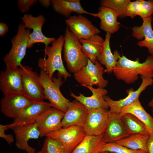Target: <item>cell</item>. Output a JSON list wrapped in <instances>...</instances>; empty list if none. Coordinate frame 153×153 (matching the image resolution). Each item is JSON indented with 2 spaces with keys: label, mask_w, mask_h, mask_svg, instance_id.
<instances>
[{
  "label": "cell",
  "mask_w": 153,
  "mask_h": 153,
  "mask_svg": "<svg viewBox=\"0 0 153 153\" xmlns=\"http://www.w3.org/2000/svg\"><path fill=\"white\" fill-rule=\"evenodd\" d=\"M142 81L139 88L135 91L131 88L126 91L128 95L125 98L118 100L111 99L109 96L105 95L104 99L109 109L110 114L118 116L122 108L128 106L139 100L141 94L148 86L153 84L152 78L141 76Z\"/></svg>",
  "instance_id": "cell-9"
},
{
  "label": "cell",
  "mask_w": 153,
  "mask_h": 153,
  "mask_svg": "<svg viewBox=\"0 0 153 153\" xmlns=\"http://www.w3.org/2000/svg\"><path fill=\"white\" fill-rule=\"evenodd\" d=\"M104 73V68L100 63L97 61L94 63L88 58L87 65L74 73V76L81 86L85 87L96 85L104 88L109 83L103 77Z\"/></svg>",
  "instance_id": "cell-6"
},
{
  "label": "cell",
  "mask_w": 153,
  "mask_h": 153,
  "mask_svg": "<svg viewBox=\"0 0 153 153\" xmlns=\"http://www.w3.org/2000/svg\"><path fill=\"white\" fill-rule=\"evenodd\" d=\"M46 137L42 148L45 153H68L58 141Z\"/></svg>",
  "instance_id": "cell-32"
},
{
  "label": "cell",
  "mask_w": 153,
  "mask_h": 153,
  "mask_svg": "<svg viewBox=\"0 0 153 153\" xmlns=\"http://www.w3.org/2000/svg\"><path fill=\"white\" fill-rule=\"evenodd\" d=\"M153 14V0H142L141 7L139 15L142 19L152 16Z\"/></svg>",
  "instance_id": "cell-34"
},
{
  "label": "cell",
  "mask_w": 153,
  "mask_h": 153,
  "mask_svg": "<svg viewBox=\"0 0 153 153\" xmlns=\"http://www.w3.org/2000/svg\"><path fill=\"white\" fill-rule=\"evenodd\" d=\"M148 153H153V135H150L146 144Z\"/></svg>",
  "instance_id": "cell-37"
},
{
  "label": "cell",
  "mask_w": 153,
  "mask_h": 153,
  "mask_svg": "<svg viewBox=\"0 0 153 153\" xmlns=\"http://www.w3.org/2000/svg\"><path fill=\"white\" fill-rule=\"evenodd\" d=\"M127 113L136 117L144 124L150 135H153V118L144 110L139 100L122 108L118 116Z\"/></svg>",
  "instance_id": "cell-25"
},
{
  "label": "cell",
  "mask_w": 153,
  "mask_h": 153,
  "mask_svg": "<svg viewBox=\"0 0 153 153\" xmlns=\"http://www.w3.org/2000/svg\"><path fill=\"white\" fill-rule=\"evenodd\" d=\"M112 72L116 78L127 84L134 83L139 75L153 78V56H148L145 61L139 62V59L133 61L123 55L118 60Z\"/></svg>",
  "instance_id": "cell-1"
},
{
  "label": "cell",
  "mask_w": 153,
  "mask_h": 153,
  "mask_svg": "<svg viewBox=\"0 0 153 153\" xmlns=\"http://www.w3.org/2000/svg\"><path fill=\"white\" fill-rule=\"evenodd\" d=\"M31 32L26 29L23 24L18 26L17 33L11 39L12 47L9 52L3 58L6 67L16 69L22 64L27 48L28 41Z\"/></svg>",
  "instance_id": "cell-5"
},
{
  "label": "cell",
  "mask_w": 153,
  "mask_h": 153,
  "mask_svg": "<svg viewBox=\"0 0 153 153\" xmlns=\"http://www.w3.org/2000/svg\"><path fill=\"white\" fill-rule=\"evenodd\" d=\"M51 5L54 10L66 18H69L72 12L79 15L90 14L82 7L80 0H51Z\"/></svg>",
  "instance_id": "cell-24"
},
{
  "label": "cell",
  "mask_w": 153,
  "mask_h": 153,
  "mask_svg": "<svg viewBox=\"0 0 153 153\" xmlns=\"http://www.w3.org/2000/svg\"><path fill=\"white\" fill-rule=\"evenodd\" d=\"M143 22L140 26H135L132 28V36L138 40H141L137 45L141 47H145L148 52L153 56V30L152 23V16L143 18Z\"/></svg>",
  "instance_id": "cell-20"
},
{
  "label": "cell",
  "mask_w": 153,
  "mask_h": 153,
  "mask_svg": "<svg viewBox=\"0 0 153 153\" xmlns=\"http://www.w3.org/2000/svg\"><path fill=\"white\" fill-rule=\"evenodd\" d=\"M119 117L129 135L137 134L150 135L144 124L134 115L127 113Z\"/></svg>",
  "instance_id": "cell-29"
},
{
  "label": "cell",
  "mask_w": 153,
  "mask_h": 153,
  "mask_svg": "<svg viewBox=\"0 0 153 153\" xmlns=\"http://www.w3.org/2000/svg\"><path fill=\"white\" fill-rule=\"evenodd\" d=\"M64 37V58L69 71L74 73L87 65L88 58L81 49L79 40L70 31L68 26Z\"/></svg>",
  "instance_id": "cell-3"
},
{
  "label": "cell",
  "mask_w": 153,
  "mask_h": 153,
  "mask_svg": "<svg viewBox=\"0 0 153 153\" xmlns=\"http://www.w3.org/2000/svg\"><path fill=\"white\" fill-rule=\"evenodd\" d=\"M110 37L111 34L107 33L102 51L97 59L99 63L105 67L104 72L108 73L112 72L113 68L120 57V54L117 51H114L113 54L112 52L110 43Z\"/></svg>",
  "instance_id": "cell-26"
},
{
  "label": "cell",
  "mask_w": 153,
  "mask_h": 153,
  "mask_svg": "<svg viewBox=\"0 0 153 153\" xmlns=\"http://www.w3.org/2000/svg\"><path fill=\"white\" fill-rule=\"evenodd\" d=\"M148 105L152 109H153V96L151 100L149 102Z\"/></svg>",
  "instance_id": "cell-40"
},
{
  "label": "cell",
  "mask_w": 153,
  "mask_h": 153,
  "mask_svg": "<svg viewBox=\"0 0 153 153\" xmlns=\"http://www.w3.org/2000/svg\"><path fill=\"white\" fill-rule=\"evenodd\" d=\"M8 31V28L5 23L1 22L0 23V36L2 37L4 36Z\"/></svg>",
  "instance_id": "cell-38"
},
{
  "label": "cell",
  "mask_w": 153,
  "mask_h": 153,
  "mask_svg": "<svg viewBox=\"0 0 153 153\" xmlns=\"http://www.w3.org/2000/svg\"><path fill=\"white\" fill-rule=\"evenodd\" d=\"M103 134L105 143L115 142L129 135L120 118L110 113Z\"/></svg>",
  "instance_id": "cell-21"
},
{
  "label": "cell",
  "mask_w": 153,
  "mask_h": 153,
  "mask_svg": "<svg viewBox=\"0 0 153 153\" xmlns=\"http://www.w3.org/2000/svg\"><path fill=\"white\" fill-rule=\"evenodd\" d=\"M35 101L24 94L5 95L0 101L1 111L5 116L14 119L25 107Z\"/></svg>",
  "instance_id": "cell-12"
},
{
  "label": "cell",
  "mask_w": 153,
  "mask_h": 153,
  "mask_svg": "<svg viewBox=\"0 0 153 153\" xmlns=\"http://www.w3.org/2000/svg\"><path fill=\"white\" fill-rule=\"evenodd\" d=\"M24 94L32 99L43 101L46 99L39 75L30 66L21 64L18 67Z\"/></svg>",
  "instance_id": "cell-7"
},
{
  "label": "cell",
  "mask_w": 153,
  "mask_h": 153,
  "mask_svg": "<svg viewBox=\"0 0 153 153\" xmlns=\"http://www.w3.org/2000/svg\"><path fill=\"white\" fill-rule=\"evenodd\" d=\"M142 0H137L133 1H131L128 3L126 9L125 16H129L133 18L139 15L141 7Z\"/></svg>",
  "instance_id": "cell-33"
},
{
  "label": "cell",
  "mask_w": 153,
  "mask_h": 153,
  "mask_svg": "<svg viewBox=\"0 0 153 153\" xmlns=\"http://www.w3.org/2000/svg\"><path fill=\"white\" fill-rule=\"evenodd\" d=\"M9 129L8 125H0V137L4 139L9 145L14 141V136L11 134H6L5 133L6 130Z\"/></svg>",
  "instance_id": "cell-36"
},
{
  "label": "cell",
  "mask_w": 153,
  "mask_h": 153,
  "mask_svg": "<svg viewBox=\"0 0 153 153\" xmlns=\"http://www.w3.org/2000/svg\"><path fill=\"white\" fill-rule=\"evenodd\" d=\"M103 134L97 136L86 135L71 153H98L101 144L105 143Z\"/></svg>",
  "instance_id": "cell-27"
},
{
  "label": "cell",
  "mask_w": 153,
  "mask_h": 153,
  "mask_svg": "<svg viewBox=\"0 0 153 153\" xmlns=\"http://www.w3.org/2000/svg\"><path fill=\"white\" fill-rule=\"evenodd\" d=\"M21 19L26 28L33 29L28 40L27 48H31L34 44L38 43L44 44L46 48L56 39L55 37H47L43 34L42 28L46 19L42 15L34 17L30 14H26Z\"/></svg>",
  "instance_id": "cell-10"
},
{
  "label": "cell",
  "mask_w": 153,
  "mask_h": 153,
  "mask_svg": "<svg viewBox=\"0 0 153 153\" xmlns=\"http://www.w3.org/2000/svg\"><path fill=\"white\" fill-rule=\"evenodd\" d=\"M0 89L4 96L24 94L18 67L16 69L6 67L5 70L0 72Z\"/></svg>",
  "instance_id": "cell-16"
},
{
  "label": "cell",
  "mask_w": 153,
  "mask_h": 153,
  "mask_svg": "<svg viewBox=\"0 0 153 153\" xmlns=\"http://www.w3.org/2000/svg\"><path fill=\"white\" fill-rule=\"evenodd\" d=\"M52 107L47 102L35 101L25 107L18 116L14 119L13 122L8 124L9 129L32 124L36 122L39 115L47 109Z\"/></svg>",
  "instance_id": "cell-14"
},
{
  "label": "cell",
  "mask_w": 153,
  "mask_h": 153,
  "mask_svg": "<svg viewBox=\"0 0 153 153\" xmlns=\"http://www.w3.org/2000/svg\"><path fill=\"white\" fill-rule=\"evenodd\" d=\"M90 14L100 19V28L106 33H114L120 28V24L117 21L118 15L110 8L101 6L98 13H90Z\"/></svg>",
  "instance_id": "cell-22"
},
{
  "label": "cell",
  "mask_w": 153,
  "mask_h": 153,
  "mask_svg": "<svg viewBox=\"0 0 153 153\" xmlns=\"http://www.w3.org/2000/svg\"><path fill=\"white\" fill-rule=\"evenodd\" d=\"M79 40L82 51L90 60L95 63L102 52L105 40L96 34L86 39Z\"/></svg>",
  "instance_id": "cell-23"
},
{
  "label": "cell",
  "mask_w": 153,
  "mask_h": 153,
  "mask_svg": "<svg viewBox=\"0 0 153 153\" xmlns=\"http://www.w3.org/2000/svg\"><path fill=\"white\" fill-rule=\"evenodd\" d=\"M39 75L46 99L49 101L52 107L65 112L70 101L60 90V88L63 83L62 77L57 75V78H51L43 68H40Z\"/></svg>",
  "instance_id": "cell-4"
},
{
  "label": "cell",
  "mask_w": 153,
  "mask_h": 153,
  "mask_svg": "<svg viewBox=\"0 0 153 153\" xmlns=\"http://www.w3.org/2000/svg\"><path fill=\"white\" fill-rule=\"evenodd\" d=\"M38 1L42 6L46 8H48L51 4V0H40Z\"/></svg>",
  "instance_id": "cell-39"
},
{
  "label": "cell",
  "mask_w": 153,
  "mask_h": 153,
  "mask_svg": "<svg viewBox=\"0 0 153 153\" xmlns=\"http://www.w3.org/2000/svg\"><path fill=\"white\" fill-rule=\"evenodd\" d=\"M36 153H45L44 151L42 149L40 151L37 152Z\"/></svg>",
  "instance_id": "cell-41"
},
{
  "label": "cell",
  "mask_w": 153,
  "mask_h": 153,
  "mask_svg": "<svg viewBox=\"0 0 153 153\" xmlns=\"http://www.w3.org/2000/svg\"><path fill=\"white\" fill-rule=\"evenodd\" d=\"M110 115L109 110L105 109L89 111L83 127L86 135L97 136L103 134Z\"/></svg>",
  "instance_id": "cell-13"
},
{
  "label": "cell",
  "mask_w": 153,
  "mask_h": 153,
  "mask_svg": "<svg viewBox=\"0 0 153 153\" xmlns=\"http://www.w3.org/2000/svg\"><path fill=\"white\" fill-rule=\"evenodd\" d=\"M65 112L53 107L42 112L36 121L40 137L46 136L50 132L58 130L63 128L62 120Z\"/></svg>",
  "instance_id": "cell-11"
},
{
  "label": "cell",
  "mask_w": 153,
  "mask_h": 153,
  "mask_svg": "<svg viewBox=\"0 0 153 153\" xmlns=\"http://www.w3.org/2000/svg\"><path fill=\"white\" fill-rule=\"evenodd\" d=\"M85 87L92 92L91 96L86 97L81 93L77 96L72 92L70 95L83 104L88 111L99 109L108 110L109 107L104 99L108 93L106 90L99 87L95 88L93 86Z\"/></svg>",
  "instance_id": "cell-18"
},
{
  "label": "cell",
  "mask_w": 153,
  "mask_h": 153,
  "mask_svg": "<svg viewBox=\"0 0 153 153\" xmlns=\"http://www.w3.org/2000/svg\"><path fill=\"white\" fill-rule=\"evenodd\" d=\"M99 153H114L110 152L108 151H102V152H100Z\"/></svg>",
  "instance_id": "cell-42"
},
{
  "label": "cell",
  "mask_w": 153,
  "mask_h": 153,
  "mask_svg": "<svg viewBox=\"0 0 153 153\" xmlns=\"http://www.w3.org/2000/svg\"><path fill=\"white\" fill-rule=\"evenodd\" d=\"M149 135L142 134H133L115 142L133 150H142L148 152L146 144Z\"/></svg>",
  "instance_id": "cell-28"
},
{
  "label": "cell",
  "mask_w": 153,
  "mask_h": 153,
  "mask_svg": "<svg viewBox=\"0 0 153 153\" xmlns=\"http://www.w3.org/2000/svg\"><path fill=\"white\" fill-rule=\"evenodd\" d=\"M102 151L114 153H148L142 150H133L119 145L116 142L102 143L99 149L98 153Z\"/></svg>",
  "instance_id": "cell-30"
},
{
  "label": "cell",
  "mask_w": 153,
  "mask_h": 153,
  "mask_svg": "<svg viewBox=\"0 0 153 153\" xmlns=\"http://www.w3.org/2000/svg\"><path fill=\"white\" fill-rule=\"evenodd\" d=\"M65 22L70 31L79 40L87 39L100 32L90 20L81 15L70 16Z\"/></svg>",
  "instance_id": "cell-15"
},
{
  "label": "cell",
  "mask_w": 153,
  "mask_h": 153,
  "mask_svg": "<svg viewBox=\"0 0 153 153\" xmlns=\"http://www.w3.org/2000/svg\"><path fill=\"white\" fill-rule=\"evenodd\" d=\"M129 0H103L101 1V6L110 8L118 15V17H125L127 6Z\"/></svg>",
  "instance_id": "cell-31"
},
{
  "label": "cell",
  "mask_w": 153,
  "mask_h": 153,
  "mask_svg": "<svg viewBox=\"0 0 153 153\" xmlns=\"http://www.w3.org/2000/svg\"><path fill=\"white\" fill-rule=\"evenodd\" d=\"M37 0H18L17 7L22 13H26L29 10L30 7L35 5Z\"/></svg>",
  "instance_id": "cell-35"
},
{
  "label": "cell",
  "mask_w": 153,
  "mask_h": 153,
  "mask_svg": "<svg viewBox=\"0 0 153 153\" xmlns=\"http://www.w3.org/2000/svg\"><path fill=\"white\" fill-rule=\"evenodd\" d=\"M51 43V46H48L44 50L45 56L46 55L47 58H39L38 65L40 69L43 68L51 78L53 77L55 72L57 71V75H60L66 80L71 75L65 69L62 59L64 36L61 35Z\"/></svg>",
  "instance_id": "cell-2"
},
{
  "label": "cell",
  "mask_w": 153,
  "mask_h": 153,
  "mask_svg": "<svg viewBox=\"0 0 153 153\" xmlns=\"http://www.w3.org/2000/svg\"><path fill=\"white\" fill-rule=\"evenodd\" d=\"M152 117L153 118V109H152Z\"/></svg>",
  "instance_id": "cell-43"
},
{
  "label": "cell",
  "mask_w": 153,
  "mask_h": 153,
  "mask_svg": "<svg viewBox=\"0 0 153 153\" xmlns=\"http://www.w3.org/2000/svg\"><path fill=\"white\" fill-rule=\"evenodd\" d=\"M86 135L83 127L74 126L50 132L46 136L58 141L67 152L71 153Z\"/></svg>",
  "instance_id": "cell-8"
},
{
  "label": "cell",
  "mask_w": 153,
  "mask_h": 153,
  "mask_svg": "<svg viewBox=\"0 0 153 153\" xmlns=\"http://www.w3.org/2000/svg\"><path fill=\"white\" fill-rule=\"evenodd\" d=\"M88 112L85 107L77 100L70 101L62 120L63 128L74 126L83 127Z\"/></svg>",
  "instance_id": "cell-19"
},
{
  "label": "cell",
  "mask_w": 153,
  "mask_h": 153,
  "mask_svg": "<svg viewBox=\"0 0 153 153\" xmlns=\"http://www.w3.org/2000/svg\"><path fill=\"white\" fill-rule=\"evenodd\" d=\"M13 130L16 139L15 145L18 149L27 153H36L35 149L29 146L28 142L31 139H37L40 133L36 123L14 128Z\"/></svg>",
  "instance_id": "cell-17"
}]
</instances>
